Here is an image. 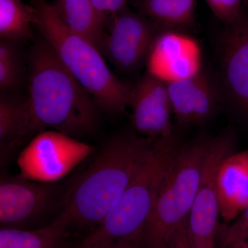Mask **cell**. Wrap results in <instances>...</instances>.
Segmentation results:
<instances>
[{"mask_svg":"<svg viewBox=\"0 0 248 248\" xmlns=\"http://www.w3.org/2000/svg\"><path fill=\"white\" fill-rule=\"evenodd\" d=\"M145 63L147 73L168 84L201 73L202 50L190 36L163 30L155 38Z\"/></svg>","mask_w":248,"mask_h":248,"instance_id":"9c48e42d","label":"cell"},{"mask_svg":"<svg viewBox=\"0 0 248 248\" xmlns=\"http://www.w3.org/2000/svg\"><path fill=\"white\" fill-rule=\"evenodd\" d=\"M196 0H140L141 15L165 30L190 27L195 21Z\"/></svg>","mask_w":248,"mask_h":248,"instance_id":"e0dca14e","label":"cell"},{"mask_svg":"<svg viewBox=\"0 0 248 248\" xmlns=\"http://www.w3.org/2000/svg\"><path fill=\"white\" fill-rule=\"evenodd\" d=\"M19 177L1 179L0 222L3 225L22 223L42 213L50 202L48 186Z\"/></svg>","mask_w":248,"mask_h":248,"instance_id":"7c38bea8","label":"cell"},{"mask_svg":"<svg viewBox=\"0 0 248 248\" xmlns=\"http://www.w3.org/2000/svg\"><path fill=\"white\" fill-rule=\"evenodd\" d=\"M94 7L99 13L107 17H110L120 14L127 8L128 0H91Z\"/></svg>","mask_w":248,"mask_h":248,"instance_id":"603a6c76","label":"cell"},{"mask_svg":"<svg viewBox=\"0 0 248 248\" xmlns=\"http://www.w3.org/2000/svg\"><path fill=\"white\" fill-rule=\"evenodd\" d=\"M97 248H143L138 241H122Z\"/></svg>","mask_w":248,"mask_h":248,"instance_id":"484cf974","label":"cell"},{"mask_svg":"<svg viewBox=\"0 0 248 248\" xmlns=\"http://www.w3.org/2000/svg\"><path fill=\"white\" fill-rule=\"evenodd\" d=\"M217 17L227 24L241 17V0H205Z\"/></svg>","mask_w":248,"mask_h":248,"instance_id":"ffe728a7","label":"cell"},{"mask_svg":"<svg viewBox=\"0 0 248 248\" xmlns=\"http://www.w3.org/2000/svg\"><path fill=\"white\" fill-rule=\"evenodd\" d=\"M212 139L179 147L139 243L143 248H165L187 219L198 192Z\"/></svg>","mask_w":248,"mask_h":248,"instance_id":"5b68a950","label":"cell"},{"mask_svg":"<svg viewBox=\"0 0 248 248\" xmlns=\"http://www.w3.org/2000/svg\"><path fill=\"white\" fill-rule=\"evenodd\" d=\"M17 54L9 58L0 60V89L1 92L11 91L19 80Z\"/></svg>","mask_w":248,"mask_h":248,"instance_id":"7402d4cb","label":"cell"},{"mask_svg":"<svg viewBox=\"0 0 248 248\" xmlns=\"http://www.w3.org/2000/svg\"><path fill=\"white\" fill-rule=\"evenodd\" d=\"M53 5L67 27L104 53L107 17L97 11L91 0H55Z\"/></svg>","mask_w":248,"mask_h":248,"instance_id":"9a60e30c","label":"cell"},{"mask_svg":"<svg viewBox=\"0 0 248 248\" xmlns=\"http://www.w3.org/2000/svg\"><path fill=\"white\" fill-rule=\"evenodd\" d=\"M232 230L248 234V205L236 221L228 225Z\"/></svg>","mask_w":248,"mask_h":248,"instance_id":"d4e9b609","label":"cell"},{"mask_svg":"<svg viewBox=\"0 0 248 248\" xmlns=\"http://www.w3.org/2000/svg\"><path fill=\"white\" fill-rule=\"evenodd\" d=\"M231 132L212 139L198 192L187 220V234L192 248H216L220 216L217 177L221 161L234 152Z\"/></svg>","mask_w":248,"mask_h":248,"instance_id":"52a82bcc","label":"cell"},{"mask_svg":"<svg viewBox=\"0 0 248 248\" xmlns=\"http://www.w3.org/2000/svg\"><path fill=\"white\" fill-rule=\"evenodd\" d=\"M31 134L27 101L19 102L1 96L0 141L1 148H14Z\"/></svg>","mask_w":248,"mask_h":248,"instance_id":"ac0fdd59","label":"cell"},{"mask_svg":"<svg viewBox=\"0 0 248 248\" xmlns=\"http://www.w3.org/2000/svg\"><path fill=\"white\" fill-rule=\"evenodd\" d=\"M129 107L134 127L140 133L153 139L172 135V107L164 81L146 73L131 86Z\"/></svg>","mask_w":248,"mask_h":248,"instance_id":"30bf717a","label":"cell"},{"mask_svg":"<svg viewBox=\"0 0 248 248\" xmlns=\"http://www.w3.org/2000/svg\"><path fill=\"white\" fill-rule=\"evenodd\" d=\"M94 150V147L56 130L42 131L21 152L17 159L19 175L35 182H56Z\"/></svg>","mask_w":248,"mask_h":248,"instance_id":"8992f818","label":"cell"},{"mask_svg":"<svg viewBox=\"0 0 248 248\" xmlns=\"http://www.w3.org/2000/svg\"><path fill=\"white\" fill-rule=\"evenodd\" d=\"M29 98L31 133L50 128L65 135L82 136L97 124V107L92 97L60 62L45 40L31 50Z\"/></svg>","mask_w":248,"mask_h":248,"instance_id":"6da1fadb","label":"cell"},{"mask_svg":"<svg viewBox=\"0 0 248 248\" xmlns=\"http://www.w3.org/2000/svg\"><path fill=\"white\" fill-rule=\"evenodd\" d=\"M156 139L127 135L111 140L81 173L65 198L71 223L96 228L117 203Z\"/></svg>","mask_w":248,"mask_h":248,"instance_id":"7a4b0ae2","label":"cell"},{"mask_svg":"<svg viewBox=\"0 0 248 248\" xmlns=\"http://www.w3.org/2000/svg\"><path fill=\"white\" fill-rule=\"evenodd\" d=\"M167 88L172 113L179 124L202 123L213 113L218 98L217 91L202 72L187 79L168 83Z\"/></svg>","mask_w":248,"mask_h":248,"instance_id":"4fadbf2b","label":"cell"},{"mask_svg":"<svg viewBox=\"0 0 248 248\" xmlns=\"http://www.w3.org/2000/svg\"><path fill=\"white\" fill-rule=\"evenodd\" d=\"M35 10L34 25L53 49L60 62L94 99L97 107L111 114L129 107L130 89L117 79L89 42L73 32L46 0H31Z\"/></svg>","mask_w":248,"mask_h":248,"instance_id":"3957f363","label":"cell"},{"mask_svg":"<svg viewBox=\"0 0 248 248\" xmlns=\"http://www.w3.org/2000/svg\"><path fill=\"white\" fill-rule=\"evenodd\" d=\"M104 55L118 71H136L146 63L153 42L161 29L143 15L126 8L110 17Z\"/></svg>","mask_w":248,"mask_h":248,"instance_id":"ba28073f","label":"cell"},{"mask_svg":"<svg viewBox=\"0 0 248 248\" xmlns=\"http://www.w3.org/2000/svg\"><path fill=\"white\" fill-rule=\"evenodd\" d=\"M248 248V234L232 230L228 225L219 223L217 230L216 248Z\"/></svg>","mask_w":248,"mask_h":248,"instance_id":"44dd1931","label":"cell"},{"mask_svg":"<svg viewBox=\"0 0 248 248\" xmlns=\"http://www.w3.org/2000/svg\"><path fill=\"white\" fill-rule=\"evenodd\" d=\"M179 148L172 135L156 139L127 188L80 248H97L122 241L139 242Z\"/></svg>","mask_w":248,"mask_h":248,"instance_id":"277c9868","label":"cell"},{"mask_svg":"<svg viewBox=\"0 0 248 248\" xmlns=\"http://www.w3.org/2000/svg\"><path fill=\"white\" fill-rule=\"evenodd\" d=\"M69 217L64 211L45 228L35 231L2 228L0 248H66Z\"/></svg>","mask_w":248,"mask_h":248,"instance_id":"2e32d148","label":"cell"},{"mask_svg":"<svg viewBox=\"0 0 248 248\" xmlns=\"http://www.w3.org/2000/svg\"><path fill=\"white\" fill-rule=\"evenodd\" d=\"M35 10L21 0H0V35L1 39L16 41L32 37Z\"/></svg>","mask_w":248,"mask_h":248,"instance_id":"d6986e66","label":"cell"},{"mask_svg":"<svg viewBox=\"0 0 248 248\" xmlns=\"http://www.w3.org/2000/svg\"><path fill=\"white\" fill-rule=\"evenodd\" d=\"M220 216L225 224L239 217L248 205V150L223 159L217 177Z\"/></svg>","mask_w":248,"mask_h":248,"instance_id":"5bb4252c","label":"cell"},{"mask_svg":"<svg viewBox=\"0 0 248 248\" xmlns=\"http://www.w3.org/2000/svg\"><path fill=\"white\" fill-rule=\"evenodd\" d=\"M222 41L221 66L227 91L248 115V19L228 24Z\"/></svg>","mask_w":248,"mask_h":248,"instance_id":"8fae6325","label":"cell"},{"mask_svg":"<svg viewBox=\"0 0 248 248\" xmlns=\"http://www.w3.org/2000/svg\"><path fill=\"white\" fill-rule=\"evenodd\" d=\"M187 220L178 228L165 248H192L187 234Z\"/></svg>","mask_w":248,"mask_h":248,"instance_id":"cb8c5ba5","label":"cell"}]
</instances>
